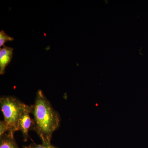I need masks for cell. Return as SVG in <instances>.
Masks as SVG:
<instances>
[{
  "instance_id": "obj_1",
  "label": "cell",
  "mask_w": 148,
  "mask_h": 148,
  "mask_svg": "<svg viewBox=\"0 0 148 148\" xmlns=\"http://www.w3.org/2000/svg\"><path fill=\"white\" fill-rule=\"evenodd\" d=\"M31 114L34 116L32 129L36 132L43 144H51L53 132L60 125V118L42 90L36 92Z\"/></svg>"
},
{
  "instance_id": "obj_2",
  "label": "cell",
  "mask_w": 148,
  "mask_h": 148,
  "mask_svg": "<svg viewBox=\"0 0 148 148\" xmlns=\"http://www.w3.org/2000/svg\"><path fill=\"white\" fill-rule=\"evenodd\" d=\"M30 106L12 96L1 97L0 106L4 116V121L8 128L7 133L14 136V132L19 130L18 123L21 115Z\"/></svg>"
},
{
  "instance_id": "obj_3",
  "label": "cell",
  "mask_w": 148,
  "mask_h": 148,
  "mask_svg": "<svg viewBox=\"0 0 148 148\" xmlns=\"http://www.w3.org/2000/svg\"><path fill=\"white\" fill-rule=\"evenodd\" d=\"M32 105H31L29 109L24 111L21 115L18 123V130L21 131L25 142L29 138V131L32 129L33 125V119L30 116V114L32 113Z\"/></svg>"
},
{
  "instance_id": "obj_4",
  "label": "cell",
  "mask_w": 148,
  "mask_h": 148,
  "mask_svg": "<svg viewBox=\"0 0 148 148\" xmlns=\"http://www.w3.org/2000/svg\"><path fill=\"white\" fill-rule=\"evenodd\" d=\"M13 49L12 48L4 46L0 49V74L3 75L5 73L6 67L10 63L13 56Z\"/></svg>"
},
{
  "instance_id": "obj_5",
  "label": "cell",
  "mask_w": 148,
  "mask_h": 148,
  "mask_svg": "<svg viewBox=\"0 0 148 148\" xmlns=\"http://www.w3.org/2000/svg\"><path fill=\"white\" fill-rule=\"evenodd\" d=\"M0 148H19L17 145L13 135L6 133L0 137Z\"/></svg>"
},
{
  "instance_id": "obj_6",
  "label": "cell",
  "mask_w": 148,
  "mask_h": 148,
  "mask_svg": "<svg viewBox=\"0 0 148 148\" xmlns=\"http://www.w3.org/2000/svg\"><path fill=\"white\" fill-rule=\"evenodd\" d=\"M13 40V38L7 34L4 31L1 30L0 32V47L4 46V44L7 42L11 41Z\"/></svg>"
},
{
  "instance_id": "obj_7",
  "label": "cell",
  "mask_w": 148,
  "mask_h": 148,
  "mask_svg": "<svg viewBox=\"0 0 148 148\" xmlns=\"http://www.w3.org/2000/svg\"><path fill=\"white\" fill-rule=\"evenodd\" d=\"M24 148H57L55 146L52 145L51 144H42L41 145L37 144L36 143H33L29 145L25 146Z\"/></svg>"
},
{
  "instance_id": "obj_8",
  "label": "cell",
  "mask_w": 148,
  "mask_h": 148,
  "mask_svg": "<svg viewBox=\"0 0 148 148\" xmlns=\"http://www.w3.org/2000/svg\"><path fill=\"white\" fill-rule=\"evenodd\" d=\"M8 132V128L4 121H0V137Z\"/></svg>"
}]
</instances>
